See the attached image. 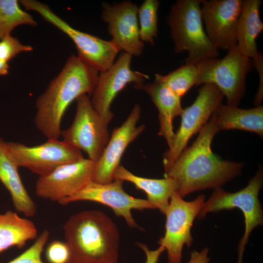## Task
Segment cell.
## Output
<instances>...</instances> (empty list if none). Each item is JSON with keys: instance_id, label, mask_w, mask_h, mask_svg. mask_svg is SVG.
<instances>
[{"instance_id": "2", "label": "cell", "mask_w": 263, "mask_h": 263, "mask_svg": "<svg viewBox=\"0 0 263 263\" xmlns=\"http://www.w3.org/2000/svg\"><path fill=\"white\" fill-rule=\"evenodd\" d=\"M98 72L72 55L36 100L34 122L47 139L60 136L62 117L70 105L83 94L92 95Z\"/></svg>"}, {"instance_id": "23", "label": "cell", "mask_w": 263, "mask_h": 263, "mask_svg": "<svg viewBox=\"0 0 263 263\" xmlns=\"http://www.w3.org/2000/svg\"><path fill=\"white\" fill-rule=\"evenodd\" d=\"M37 235L38 229L31 220L11 210L0 213V253L13 246L22 248Z\"/></svg>"}, {"instance_id": "15", "label": "cell", "mask_w": 263, "mask_h": 263, "mask_svg": "<svg viewBox=\"0 0 263 263\" xmlns=\"http://www.w3.org/2000/svg\"><path fill=\"white\" fill-rule=\"evenodd\" d=\"M243 3L242 0H202L201 14L205 32L218 50L228 51L237 45Z\"/></svg>"}, {"instance_id": "25", "label": "cell", "mask_w": 263, "mask_h": 263, "mask_svg": "<svg viewBox=\"0 0 263 263\" xmlns=\"http://www.w3.org/2000/svg\"><path fill=\"white\" fill-rule=\"evenodd\" d=\"M197 76L196 65L185 64L166 75L156 74L154 80L164 84L181 98L193 85H196Z\"/></svg>"}, {"instance_id": "21", "label": "cell", "mask_w": 263, "mask_h": 263, "mask_svg": "<svg viewBox=\"0 0 263 263\" xmlns=\"http://www.w3.org/2000/svg\"><path fill=\"white\" fill-rule=\"evenodd\" d=\"M216 126L221 130L237 129L263 136V107L249 109L221 104L213 113Z\"/></svg>"}, {"instance_id": "11", "label": "cell", "mask_w": 263, "mask_h": 263, "mask_svg": "<svg viewBox=\"0 0 263 263\" xmlns=\"http://www.w3.org/2000/svg\"><path fill=\"white\" fill-rule=\"evenodd\" d=\"M224 95L214 84L206 83L199 89L194 102L183 109L180 127L175 133L172 147L163 155L164 167L174 161L187 147L190 138L199 132L219 106Z\"/></svg>"}, {"instance_id": "26", "label": "cell", "mask_w": 263, "mask_h": 263, "mask_svg": "<svg viewBox=\"0 0 263 263\" xmlns=\"http://www.w3.org/2000/svg\"><path fill=\"white\" fill-rule=\"evenodd\" d=\"M160 2L157 0H145L138 9L139 36L144 42L154 44L157 37L158 10Z\"/></svg>"}, {"instance_id": "6", "label": "cell", "mask_w": 263, "mask_h": 263, "mask_svg": "<svg viewBox=\"0 0 263 263\" xmlns=\"http://www.w3.org/2000/svg\"><path fill=\"white\" fill-rule=\"evenodd\" d=\"M196 66V85L214 84L226 97L227 105L238 106L245 92L246 75L253 66L251 59L242 54L236 46L223 58L205 59Z\"/></svg>"}, {"instance_id": "3", "label": "cell", "mask_w": 263, "mask_h": 263, "mask_svg": "<svg viewBox=\"0 0 263 263\" xmlns=\"http://www.w3.org/2000/svg\"><path fill=\"white\" fill-rule=\"evenodd\" d=\"M68 263H118L120 234L113 220L98 210L81 211L63 226Z\"/></svg>"}, {"instance_id": "33", "label": "cell", "mask_w": 263, "mask_h": 263, "mask_svg": "<svg viewBox=\"0 0 263 263\" xmlns=\"http://www.w3.org/2000/svg\"><path fill=\"white\" fill-rule=\"evenodd\" d=\"M243 262H237V263H242Z\"/></svg>"}, {"instance_id": "20", "label": "cell", "mask_w": 263, "mask_h": 263, "mask_svg": "<svg viewBox=\"0 0 263 263\" xmlns=\"http://www.w3.org/2000/svg\"><path fill=\"white\" fill-rule=\"evenodd\" d=\"M19 168L7 150L6 142L0 138V181L10 194L16 210L26 217H33L36 205L21 181Z\"/></svg>"}, {"instance_id": "13", "label": "cell", "mask_w": 263, "mask_h": 263, "mask_svg": "<svg viewBox=\"0 0 263 263\" xmlns=\"http://www.w3.org/2000/svg\"><path fill=\"white\" fill-rule=\"evenodd\" d=\"M132 57L124 52L108 70L98 75L90 101L93 108L108 125L113 116L110 108L117 94L128 83H143L149 78L146 74L131 69Z\"/></svg>"}, {"instance_id": "29", "label": "cell", "mask_w": 263, "mask_h": 263, "mask_svg": "<svg viewBox=\"0 0 263 263\" xmlns=\"http://www.w3.org/2000/svg\"><path fill=\"white\" fill-rule=\"evenodd\" d=\"M45 255L48 263H68L70 252L65 242L54 240L46 247Z\"/></svg>"}, {"instance_id": "7", "label": "cell", "mask_w": 263, "mask_h": 263, "mask_svg": "<svg viewBox=\"0 0 263 263\" xmlns=\"http://www.w3.org/2000/svg\"><path fill=\"white\" fill-rule=\"evenodd\" d=\"M20 2L26 10L38 12L46 21L66 34L75 43L77 56L94 69L105 72L115 62L120 50L112 39L106 40L74 28L44 3L35 0Z\"/></svg>"}, {"instance_id": "27", "label": "cell", "mask_w": 263, "mask_h": 263, "mask_svg": "<svg viewBox=\"0 0 263 263\" xmlns=\"http://www.w3.org/2000/svg\"><path fill=\"white\" fill-rule=\"evenodd\" d=\"M49 236V231L44 229L31 246L7 263H44L41 256Z\"/></svg>"}, {"instance_id": "30", "label": "cell", "mask_w": 263, "mask_h": 263, "mask_svg": "<svg viewBox=\"0 0 263 263\" xmlns=\"http://www.w3.org/2000/svg\"><path fill=\"white\" fill-rule=\"evenodd\" d=\"M137 245L144 251L146 255L145 263H157L161 254L165 251V248L159 246L157 249L150 250L148 246L143 243H137Z\"/></svg>"}, {"instance_id": "24", "label": "cell", "mask_w": 263, "mask_h": 263, "mask_svg": "<svg viewBox=\"0 0 263 263\" xmlns=\"http://www.w3.org/2000/svg\"><path fill=\"white\" fill-rule=\"evenodd\" d=\"M36 26L38 23L28 13L22 10L17 0H0V40L10 35L20 25Z\"/></svg>"}, {"instance_id": "19", "label": "cell", "mask_w": 263, "mask_h": 263, "mask_svg": "<svg viewBox=\"0 0 263 263\" xmlns=\"http://www.w3.org/2000/svg\"><path fill=\"white\" fill-rule=\"evenodd\" d=\"M134 88L145 92L157 107L160 125L158 134L166 139L169 149H170L175 137L173 120L176 116H180L183 111L181 98L166 85L155 80L151 83L135 84Z\"/></svg>"}, {"instance_id": "4", "label": "cell", "mask_w": 263, "mask_h": 263, "mask_svg": "<svg viewBox=\"0 0 263 263\" xmlns=\"http://www.w3.org/2000/svg\"><path fill=\"white\" fill-rule=\"evenodd\" d=\"M202 0H178L172 5L167 22L174 52H187L186 64L196 65L207 58H217L219 50L204 29L201 14Z\"/></svg>"}, {"instance_id": "12", "label": "cell", "mask_w": 263, "mask_h": 263, "mask_svg": "<svg viewBox=\"0 0 263 263\" xmlns=\"http://www.w3.org/2000/svg\"><path fill=\"white\" fill-rule=\"evenodd\" d=\"M123 181L118 179H114L107 184L91 181L77 193L59 203L65 205L81 201L100 203L112 208L116 215L122 217L130 227L139 228L132 211L155 208L147 199L134 198L126 192L123 188Z\"/></svg>"}, {"instance_id": "18", "label": "cell", "mask_w": 263, "mask_h": 263, "mask_svg": "<svg viewBox=\"0 0 263 263\" xmlns=\"http://www.w3.org/2000/svg\"><path fill=\"white\" fill-rule=\"evenodd\" d=\"M260 0H243L237 30V47L253 61L259 76L263 74V57L257 49L256 39L263 29L260 17Z\"/></svg>"}, {"instance_id": "8", "label": "cell", "mask_w": 263, "mask_h": 263, "mask_svg": "<svg viewBox=\"0 0 263 263\" xmlns=\"http://www.w3.org/2000/svg\"><path fill=\"white\" fill-rule=\"evenodd\" d=\"M76 110L72 125L61 130L64 142L85 151L89 159L96 162L102 155L110 139L107 124L93 108L89 95L76 99Z\"/></svg>"}, {"instance_id": "16", "label": "cell", "mask_w": 263, "mask_h": 263, "mask_svg": "<svg viewBox=\"0 0 263 263\" xmlns=\"http://www.w3.org/2000/svg\"><path fill=\"white\" fill-rule=\"evenodd\" d=\"M140 115L141 108L136 104L124 122L114 129L102 155L95 163L93 181L107 184L114 180V173L120 165L126 149L145 129L144 124L137 125Z\"/></svg>"}, {"instance_id": "31", "label": "cell", "mask_w": 263, "mask_h": 263, "mask_svg": "<svg viewBox=\"0 0 263 263\" xmlns=\"http://www.w3.org/2000/svg\"><path fill=\"white\" fill-rule=\"evenodd\" d=\"M209 249L204 248L200 251L193 250L190 253L189 260L186 263H209L210 259L208 257Z\"/></svg>"}, {"instance_id": "1", "label": "cell", "mask_w": 263, "mask_h": 263, "mask_svg": "<svg viewBox=\"0 0 263 263\" xmlns=\"http://www.w3.org/2000/svg\"><path fill=\"white\" fill-rule=\"evenodd\" d=\"M218 132L213 113L191 146L164 168L165 178L171 180L174 192L180 197L221 187L241 173L243 163L223 160L213 153L212 141Z\"/></svg>"}, {"instance_id": "10", "label": "cell", "mask_w": 263, "mask_h": 263, "mask_svg": "<svg viewBox=\"0 0 263 263\" xmlns=\"http://www.w3.org/2000/svg\"><path fill=\"white\" fill-rule=\"evenodd\" d=\"M6 146L19 168H26L39 176L84 158L81 150L58 139H47L41 144L32 146L6 142Z\"/></svg>"}, {"instance_id": "32", "label": "cell", "mask_w": 263, "mask_h": 263, "mask_svg": "<svg viewBox=\"0 0 263 263\" xmlns=\"http://www.w3.org/2000/svg\"><path fill=\"white\" fill-rule=\"evenodd\" d=\"M9 68L7 62L0 59V75H7L8 73Z\"/></svg>"}, {"instance_id": "14", "label": "cell", "mask_w": 263, "mask_h": 263, "mask_svg": "<svg viewBox=\"0 0 263 263\" xmlns=\"http://www.w3.org/2000/svg\"><path fill=\"white\" fill-rule=\"evenodd\" d=\"M95 163L89 158H83L39 176L36 183V194L58 203L73 196L92 181Z\"/></svg>"}, {"instance_id": "28", "label": "cell", "mask_w": 263, "mask_h": 263, "mask_svg": "<svg viewBox=\"0 0 263 263\" xmlns=\"http://www.w3.org/2000/svg\"><path fill=\"white\" fill-rule=\"evenodd\" d=\"M33 48L21 43L19 39L9 35L0 40V59L8 61L22 52H30Z\"/></svg>"}, {"instance_id": "17", "label": "cell", "mask_w": 263, "mask_h": 263, "mask_svg": "<svg viewBox=\"0 0 263 263\" xmlns=\"http://www.w3.org/2000/svg\"><path fill=\"white\" fill-rule=\"evenodd\" d=\"M101 17L108 25L112 40L120 50L131 56H138L143 52L144 43L140 39L137 6L130 1L113 5L102 4Z\"/></svg>"}, {"instance_id": "5", "label": "cell", "mask_w": 263, "mask_h": 263, "mask_svg": "<svg viewBox=\"0 0 263 263\" xmlns=\"http://www.w3.org/2000/svg\"><path fill=\"white\" fill-rule=\"evenodd\" d=\"M263 182V172L259 169L255 175L243 189L230 192L221 187L214 188L204 204L197 218H204L209 212L224 210L239 209L244 219V232L238 247V260L243 261L245 246L252 231L263 224V212L259 199V194Z\"/></svg>"}, {"instance_id": "9", "label": "cell", "mask_w": 263, "mask_h": 263, "mask_svg": "<svg viewBox=\"0 0 263 263\" xmlns=\"http://www.w3.org/2000/svg\"><path fill=\"white\" fill-rule=\"evenodd\" d=\"M205 196L201 194L191 201H186L174 192L169 200L166 215L165 232L158 243L167 251L168 263H181L182 251L189 247L193 239L191 229L201 210Z\"/></svg>"}, {"instance_id": "22", "label": "cell", "mask_w": 263, "mask_h": 263, "mask_svg": "<svg viewBox=\"0 0 263 263\" xmlns=\"http://www.w3.org/2000/svg\"><path fill=\"white\" fill-rule=\"evenodd\" d=\"M114 179L127 181L144 191L147 200L155 209H158L165 214L169 205V200L174 192L172 182L170 179H151L136 175L125 168L120 165L115 170Z\"/></svg>"}]
</instances>
